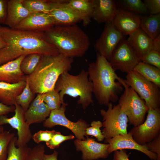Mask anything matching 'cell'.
Segmentation results:
<instances>
[{
	"label": "cell",
	"mask_w": 160,
	"mask_h": 160,
	"mask_svg": "<svg viewBox=\"0 0 160 160\" xmlns=\"http://www.w3.org/2000/svg\"><path fill=\"white\" fill-rule=\"evenodd\" d=\"M44 32L59 54L67 57L73 58L82 57L90 47L88 35L76 24L55 25Z\"/></svg>",
	"instance_id": "4"
},
{
	"label": "cell",
	"mask_w": 160,
	"mask_h": 160,
	"mask_svg": "<svg viewBox=\"0 0 160 160\" xmlns=\"http://www.w3.org/2000/svg\"><path fill=\"white\" fill-rule=\"evenodd\" d=\"M107 106V110L103 109L100 110L103 121V128L102 132L105 140L127 134L128 120L126 115L121 111L120 105L119 104L113 105L111 102Z\"/></svg>",
	"instance_id": "8"
},
{
	"label": "cell",
	"mask_w": 160,
	"mask_h": 160,
	"mask_svg": "<svg viewBox=\"0 0 160 160\" xmlns=\"http://www.w3.org/2000/svg\"><path fill=\"white\" fill-rule=\"evenodd\" d=\"M105 141L108 144V151L109 154L116 151L130 149L140 151L152 160H156L157 158L156 154L149 151L144 145H140L136 143L130 131L127 134L105 140Z\"/></svg>",
	"instance_id": "16"
},
{
	"label": "cell",
	"mask_w": 160,
	"mask_h": 160,
	"mask_svg": "<svg viewBox=\"0 0 160 160\" xmlns=\"http://www.w3.org/2000/svg\"><path fill=\"white\" fill-rule=\"evenodd\" d=\"M143 2L150 15L160 13V0H144Z\"/></svg>",
	"instance_id": "41"
},
{
	"label": "cell",
	"mask_w": 160,
	"mask_h": 160,
	"mask_svg": "<svg viewBox=\"0 0 160 160\" xmlns=\"http://www.w3.org/2000/svg\"><path fill=\"white\" fill-rule=\"evenodd\" d=\"M49 2L50 7L49 14L55 25H71L83 21V17L68 5V0H49Z\"/></svg>",
	"instance_id": "12"
},
{
	"label": "cell",
	"mask_w": 160,
	"mask_h": 160,
	"mask_svg": "<svg viewBox=\"0 0 160 160\" xmlns=\"http://www.w3.org/2000/svg\"><path fill=\"white\" fill-rule=\"evenodd\" d=\"M133 70L160 88V69L152 65L140 62Z\"/></svg>",
	"instance_id": "27"
},
{
	"label": "cell",
	"mask_w": 160,
	"mask_h": 160,
	"mask_svg": "<svg viewBox=\"0 0 160 160\" xmlns=\"http://www.w3.org/2000/svg\"><path fill=\"white\" fill-rule=\"evenodd\" d=\"M74 138V136L72 135L65 136L58 132L49 141L46 142V144L50 149H54L59 147L60 144L63 142Z\"/></svg>",
	"instance_id": "37"
},
{
	"label": "cell",
	"mask_w": 160,
	"mask_h": 160,
	"mask_svg": "<svg viewBox=\"0 0 160 160\" xmlns=\"http://www.w3.org/2000/svg\"><path fill=\"white\" fill-rule=\"evenodd\" d=\"M55 26L54 20L49 14L32 13L14 28L45 32Z\"/></svg>",
	"instance_id": "18"
},
{
	"label": "cell",
	"mask_w": 160,
	"mask_h": 160,
	"mask_svg": "<svg viewBox=\"0 0 160 160\" xmlns=\"http://www.w3.org/2000/svg\"><path fill=\"white\" fill-rule=\"evenodd\" d=\"M115 1L116 8L145 16L150 15L143 1L141 0H118Z\"/></svg>",
	"instance_id": "28"
},
{
	"label": "cell",
	"mask_w": 160,
	"mask_h": 160,
	"mask_svg": "<svg viewBox=\"0 0 160 160\" xmlns=\"http://www.w3.org/2000/svg\"><path fill=\"white\" fill-rule=\"evenodd\" d=\"M125 84L133 89L149 108H160V88L133 70L127 73Z\"/></svg>",
	"instance_id": "7"
},
{
	"label": "cell",
	"mask_w": 160,
	"mask_h": 160,
	"mask_svg": "<svg viewBox=\"0 0 160 160\" xmlns=\"http://www.w3.org/2000/svg\"><path fill=\"white\" fill-rule=\"evenodd\" d=\"M55 89L59 93L63 101L65 95L73 97H79L77 103L81 105L84 110L93 103V85L89 79L88 71L84 69L75 75L68 72L63 73L59 77Z\"/></svg>",
	"instance_id": "5"
},
{
	"label": "cell",
	"mask_w": 160,
	"mask_h": 160,
	"mask_svg": "<svg viewBox=\"0 0 160 160\" xmlns=\"http://www.w3.org/2000/svg\"><path fill=\"white\" fill-rule=\"evenodd\" d=\"M4 131V128L3 126L2 125H0V134L3 132Z\"/></svg>",
	"instance_id": "49"
},
{
	"label": "cell",
	"mask_w": 160,
	"mask_h": 160,
	"mask_svg": "<svg viewBox=\"0 0 160 160\" xmlns=\"http://www.w3.org/2000/svg\"><path fill=\"white\" fill-rule=\"evenodd\" d=\"M58 152L56 151H54L53 153L50 154H44V160H58L57 156Z\"/></svg>",
	"instance_id": "46"
},
{
	"label": "cell",
	"mask_w": 160,
	"mask_h": 160,
	"mask_svg": "<svg viewBox=\"0 0 160 160\" xmlns=\"http://www.w3.org/2000/svg\"><path fill=\"white\" fill-rule=\"evenodd\" d=\"M152 49L160 52V34L153 40Z\"/></svg>",
	"instance_id": "45"
},
{
	"label": "cell",
	"mask_w": 160,
	"mask_h": 160,
	"mask_svg": "<svg viewBox=\"0 0 160 160\" xmlns=\"http://www.w3.org/2000/svg\"><path fill=\"white\" fill-rule=\"evenodd\" d=\"M77 151L82 152L83 160H95L106 159L109 155L108 144L98 143L92 138L84 140L77 139L74 141Z\"/></svg>",
	"instance_id": "15"
},
{
	"label": "cell",
	"mask_w": 160,
	"mask_h": 160,
	"mask_svg": "<svg viewBox=\"0 0 160 160\" xmlns=\"http://www.w3.org/2000/svg\"><path fill=\"white\" fill-rule=\"evenodd\" d=\"M140 28L153 39L160 34V13L141 16Z\"/></svg>",
	"instance_id": "24"
},
{
	"label": "cell",
	"mask_w": 160,
	"mask_h": 160,
	"mask_svg": "<svg viewBox=\"0 0 160 160\" xmlns=\"http://www.w3.org/2000/svg\"><path fill=\"white\" fill-rule=\"evenodd\" d=\"M143 145L149 151L157 155L156 160H160V134L152 140Z\"/></svg>",
	"instance_id": "40"
},
{
	"label": "cell",
	"mask_w": 160,
	"mask_h": 160,
	"mask_svg": "<svg viewBox=\"0 0 160 160\" xmlns=\"http://www.w3.org/2000/svg\"><path fill=\"white\" fill-rule=\"evenodd\" d=\"M6 45V43L3 40L0 35V49L4 47Z\"/></svg>",
	"instance_id": "48"
},
{
	"label": "cell",
	"mask_w": 160,
	"mask_h": 160,
	"mask_svg": "<svg viewBox=\"0 0 160 160\" xmlns=\"http://www.w3.org/2000/svg\"><path fill=\"white\" fill-rule=\"evenodd\" d=\"M128 36L127 42L140 58L152 49L153 40L140 28Z\"/></svg>",
	"instance_id": "21"
},
{
	"label": "cell",
	"mask_w": 160,
	"mask_h": 160,
	"mask_svg": "<svg viewBox=\"0 0 160 160\" xmlns=\"http://www.w3.org/2000/svg\"><path fill=\"white\" fill-rule=\"evenodd\" d=\"M23 0H10L7 4L6 23L9 27L14 28L31 13L24 6Z\"/></svg>",
	"instance_id": "22"
},
{
	"label": "cell",
	"mask_w": 160,
	"mask_h": 160,
	"mask_svg": "<svg viewBox=\"0 0 160 160\" xmlns=\"http://www.w3.org/2000/svg\"><path fill=\"white\" fill-rule=\"evenodd\" d=\"M15 136L14 133L7 130L0 134V160H6L9 144Z\"/></svg>",
	"instance_id": "34"
},
{
	"label": "cell",
	"mask_w": 160,
	"mask_h": 160,
	"mask_svg": "<svg viewBox=\"0 0 160 160\" xmlns=\"http://www.w3.org/2000/svg\"><path fill=\"white\" fill-rule=\"evenodd\" d=\"M5 15V12L4 1L0 0V19L4 18Z\"/></svg>",
	"instance_id": "47"
},
{
	"label": "cell",
	"mask_w": 160,
	"mask_h": 160,
	"mask_svg": "<svg viewBox=\"0 0 160 160\" xmlns=\"http://www.w3.org/2000/svg\"><path fill=\"white\" fill-rule=\"evenodd\" d=\"M26 56H22L0 65V82L15 84L26 81V76L20 68L21 63Z\"/></svg>",
	"instance_id": "19"
},
{
	"label": "cell",
	"mask_w": 160,
	"mask_h": 160,
	"mask_svg": "<svg viewBox=\"0 0 160 160\" xmlns=\"http://www.w3.org/2000/svg\"><path fill=\"white\" fill-rule=\"evenodd\" d=\"M26 84L22 92L15 98V102L19 105L24 112L28 108L31 103L35 98V94L32 91L26 78Z\"/></svg>",
	"instance_id": "32"
},
{
	"label": "cell",
	"mask_w": 160,
	"mask_h": 160,
	"mask_svg": "<svg viewBox=\"0 0 160 160\" xmlns=\"http://www.w3.org/2000/svg\"><path fill=\"white\" fill-rule=\"evenodd\" d=\"M26 84V81L15 84L0 82V102L7 105H14L16 97L22 92Z\"/></svg>",
	"instance_id": "23"
},
{
	"label": "cell",
	"mask_w": 160,
	"mask_h": 160,
	"mask_svg": "<svg viewBox=\"0 0 160 160\" xmlns=\"http://www.w3.org/2000/svg\"><path fill=\"white\" fill-rule=\"evenodd\" d=\"M44 94H38L31 103L28 109L31 110L40 105L43 102Z\"/></svg>",
	"instance_id": "43"
},
{
	"label": "cell",
	"mask_w": 160,
	"mask_h": 160,
	"mask_svg": "<svg viewBox=\"0 0 160 160\" xmlns=\"http://www.w3.org/2000/svg\"><path fill=\"white\" fill-rule=\"evenodd\" d=\"M0 35L6 43L5 46L0 49V65L22 56L31 54L42 56L59 54L44 31L0 26Z\"/></svg>",
	"instance_id": "1"
},
{
	"label": "cell",
	"mask_w": 160,
	"mask_h": 160,
	"mask_svg": "<svg viewBox=\"0 0 160 160\" xmlns=\"http://www.w3.org/2000/svg\"><path fill=\"white\" fill-rule=\"evenodd\" d=\"M17 137L15 136L11 140L8 146L6 160H25L31 149L27 145L19 147L15 145Z\"/></svg>",
	"instance_id": "29"
},
{
	"label": "cell",
	"mask_w": 160,
	"mask_h": 160,
	"mask_svg": "<svg viewBox=\"0 0 160 160\" xmlns=\"http://www.w3.org/2000/svg\"><path fill=\"white\" fill-rule=\"evenodd\" d=\"M68 3L83 17L82 21L84 26L89 24L93 9L92 0H68Z\"/></svg>",
	"instance_id": "26"
},
{
	"label": "cell",
	"mask_w": 160,
	"mask_h": 160,
	"mask_svg": "<svg viewBox=\"0 0 160 160\" xmlns=\"http://www.w3.org/2000/svg\"><path fill=\"white\" fill-rule=\"evenodd\" d=\"M146 120L130 131L135 141L141 145L149 142L160 134V108H149Z\"/></svg>",
	"instance_id": "10"
},
{
	"label": "cell",
	"mask_w": 160,
	"mask_h": 160,
	"mask_svg": "<svg viewBox=\"0 0 160 160\" xmlns=\"http://www.w3.org/2000/svg\"><path fill=\"white\" fill-rule=\"evenodd\" d=\"M51 111L44 102L31 110L27 109L24 112L26 122L29 126L32 124L43 122L49 117Z\"/></svg>",
	"instance_id": "25"
},
{
	"label": "cell",
	"mask_w": 160,
	"mask_h": 160,
	"mask_svg": "<svg viewBox=\"0 0 160 160\" xmlns=\"http://www.w3.org/2000/svg\"><path fill=\"white\" fill-rule=\"evenodd\" d=\"M96 55V61L89 65V79L92 83L93 94L99 104L108 106L110 102L118 100L124 82L105 57L97 52Z\"/></svg>",
	"instance_id": "2"
},
{
	"label": "cell",
	"mask_w": 160,
	"mask_h": 160,
	"mask_svg": "<svg viewBox=\"0 0 160 160\" xmlns=\"http://www.w3.org/2000/svg\"><path fill=\"white\" fill-rule=\"evenodd\" d=\"M140 17L135 13L117 8L112 22L124 35H129L140 28Z\"/></svg>",
	"instance_id": "17"
},
{
	"label": "cell",
	"mask_w": 160,
	"mask_h": 160,
	"mask_svg": "<svg viewBox=\"0 0 160 160\" xmlns=\"http://www.w3.org/2000/svg\"><path fill=\"white\" fill-rule=\"evenodd\" d=\"M113 152V160H130L129 155L125 149L116 151Z\"/></svg>",
	"instance_id": "42"
},
{
	"label": "cell",
	"mask_w": 160,
	"mask_h": 160,
	"mask_svg": "<svg viewBox=\"0 0 160 160\" xmlns=\"http://www.w3.org/2000/svg\"><path fill=\"white\" fill-rule=\"evenodd\" d=\"M45 151L44 145L39 143L31 149L25 160H44Z\"/></svg>",
	"instance_id": "38"
},
{
	"label": "cell",
	"mask_w": 160,
	"mask_h": 160,
	"mask_svg": "<svg viewBox=\"0 0 160 160\" xmlns=\"http://www.w3.org/2000/svg\"><path fill=\"white\" fill-rule=\"evenodd\" d=\"M23 3L31 13H49L50 7L49 0H23Z\"/></svg>",
	"instance_id": "30"
},
{
	"label": "cell",
	"mask_w": 160,
	"mask_h": 160,
	"mask_svg": "<svg viewBox=\"0 0 160 160\" xmlns=\"http://www.w3.org/2000/svg\"><path fill=\"white\" fill-rule=\"evenodd\" d=\"M42 55L38 54H31L26 55L22 61L20 68L26 76L33 72L39 64Z\"/></svg>",
	"instance_id": "31"
},
{
	"label": "cell",
	"mask_w": 160,
	"mask_h": 160,
	"mask_svg": "<svg viewBox=\"0 0 160 160\" xmlns=\"http://www.w3.org/2000/svg\"><path fill=\"white\" fill-rule=\"evenodd\" d=\"M73 62V58L60 54L42 56L33 72L26 76L32 91L42 94L54 89L60 76L70 71Z\"/></svg>",
	"instance_id": "3"
},
{
	"label": "cell",
	"mask_w": 160,
	"mask_h": 160,
	"mask_svg": "<svg viewBox=\"0 0 160 160\" xmlns=\"http://www.w3.org/2000/svg\"><path fill=\"white\" fill-rule=\"evenodd\" d=\"M15 108V105L8 106L0 102V116L14 112Z\"/></svg>",
	"instance_id": "44"
},
{
	"label": "cell",
	"mask_w": 160,
	"mask_h": 160,
	"mask_svg": "<svg viewBox=\"0 0 160 160\" xmlns=\"http://www.w3.org/2000/svg\"><path fill=\"white\" fill-rule=\"evenodd\" d=\"M140 61L160 69V52L152 49L140 58Z\"/></svg>",
	"instance_id": "36"
},
{
	"label": "cell",
	"mask_w": 160,
	"mask_h": 160,
	"mask_svg": "<svg viewBox=\"0 0 160 160\" xmlns=\"http://www.w3.org/2000/svg\"><path fill=\"white\" fill-rule=\"evenodd\" d=\"M125 36L112 22L106 23L100 36L96 41L95 48L97 52L108 60L119 43L124 39Z\"/></svg>",
	"instance_id": "13"
},
{
	"label": "cell",
	"mask_w": 160,
	"mask_h": 160,
	"mask_svg": "<svg viewBox=\"0 0 160 160\" xmlns=\"http://www.w3.org/2000/svg\"><path fill=\"white\" fill-rule=\"evenodd\" d=\"M43 102L51 111L59 109L65 103L61 100L59 93L55 89L44 93Z\"/></svg>",
	"instance_id": "33"
},
{
	"label": "cell",
	"mask_w": 160,
	"mask_h": 160,
	"mask_svg": "<svg viewBox=\"0 0 160 160\" xmlns=\"http://www.w3.org/2000/svg\"><path fill=\"white\" fill-rule=\"evenodd\" d=\"M67 105V104L64 103L61 105L59 109L51 111L49 117L43 122L44 127L52 128L57 125L63 126L71 130L77 139L85 140V136L88 137L85 133V130L90 127L89 125L82 119H80L76 122L69 120L65 114Z\"/></svg>",
	"instance_id": "9"
},
{
	"label": "cell",
	"mask_w": 160,
	"mask_h": 160,
	"mask_svg": "<svg viewBox=\"0 0 160 160\" xmlns=\"http://www.w3.org/2000/svg\"><path fill=\"white\" fill-rule=\"evenodd\" d=\"M92 18L98 23L112 22L117 8L113 0H92Z\"/></svg>",
	"instance_id": "20"
},
{
	"label": "cell",
	"mask_w": 160,
	"mask_h": 160,
	"mask_svg": "<svg viewBox=\"0 0 160 160\" xmlns=\"http://www.w3.org/2000/svg\"><path fill=\"white\" fill-rule=\"evenodd\" d=\"M57 132L55 130H39L32 135V138L35 143L39 144L41 142L48 141Z\"/></svg>",
	"instance_id": "39"
},
{
	"label": "cell",
	"mask_w": 160,
	"mask_h": 160,
	"mask_svg": "<svg viewBox=\"0 0 160 160\" xmlns=\"http://www.w3.org/2000/svg\"><path fill=\"white\" fill-rule=\"evenodd\" d=\"M91 127L87 128L85 130L86 135H92L95 137L99 141H103L105 139L100 128L103 127L102 123L100 121H93L90 125Z\"/></svg>",
	"instance_id": "35"
},
{
	"label": "cell",
	"mask_w": 160,
	"mask_h": 160,
	"mask_svg": "<svg viewBox=\"0 0 160 160\" xmlns=\"http://www.w3.org/2000/svg\"><path fill=\"white\" fill-rule=\"evenodd\" d=\"M115 71L127 73L140 61V58L124 39L121 41L108 60Z\"/></svg>",
	"instance_id": "11"
},
{
	"label": "cell",
	"mask_w": 160,
	"mask_h": 160,
	"mask_svg": "<svg viewBox=\"0 0 160 160\" xmlns=\"http://www.w3.org/2000/svg\"><path fill=\"white\" fill-rule=\"evenodd\" d=\"M14 115L8 118L6 115L0 116V125L8 124L17 131V137L15 145L17 147L23 146L29 142L32 137L30 126L26 121L25 112L21 107L15 103Z\"/></svg>",
	"instance_id": "14"
},
{
	"label": "cell",
	"mask_w": 160,
	"mask_h": 160,
	"mask_svg": "<svg viewBox=\"0 0 160 160\" xmlns=\"http://www.w3.org/2000/svg\"><path fill=\"white\" fill-rule=\"evenodd\" d=\"M123 86L125 89L118 100L119 104L129 123L136 127L144 122L149 108L133 89L126 84Z\"/></svg>",
	"instance_id": "6"
}]
</instances>
